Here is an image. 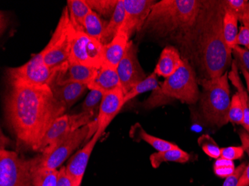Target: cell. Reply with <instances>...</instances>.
<instances>
[{
	"label": "cell",
	"instance_id": "6da1fadb",
	"mask_svg": "<svg viewBox=\"0 0 249 186\" xmlns=\"http://www.w3.org/2000/svg\"><path fill=\"white\" fill-rule=\"evenodd\" d=\"M5 117L8 125L22 146L39 151L52 124L67 110L50 86H32L8 82Z\"/></svg>",
	"mask_w": 249,
	"mask_h": 186
},
{
	"label": "cell",
	"instance_id": "7a4b0ae2",
	"mask_svg": "<svg viewBox=\"0 0 249 186\" xmlns=\"http://www.w3.org/2000/svg\"><path fill=\"white\" fill-rule=\"evenodd\" d=\"M224 1H203L194 30L182 47L198 67L201 78L214 79L227 72L232 51L223 34Z\"/></svg>",
	"mask_w": 249,
	"mask_h": 186
},
{
	"label": "cell",
	"instance_id": "3957f363",
	"mask_svg": "<svg viewBox=\"0 0 249 186\" xmlns=\"http://www.w3.org/2000/svg\"><path fill=\"white\" fill-rule=\"evenodd\" d=\"M198 0H162L156 2L139 31L160 39L176 40L182 46L194 30L202 8Z\"/></svg>",
	"mask_w": 249,
	"mask_h": 186
},
{
	"label": "cell",
	"instance_id": "277c9868",
	"mask_svg": "<svg viewBox=\"0 0 249 186\" xmlns=\"http://www.w3.org/2000/svg\"><path fill=\"white\" fill-rule=\"evenodd\" d=\"M229 72L214 79H199L202 87L200 95V112L203 120L211 127H222L229 122L230 86Z\"/></svg>",
	"mask_w": 249,
	"mask_h": 186
},
{
	"label": "cell",
	"instance_id": "5b68a950",
	"mask_svg": "<svg viewBox=\"0 0 249 186\" xmlns=\"http://www.w3.org/2000/svg\"><path fill=\"white\" fill-rule=\"evenodd\" d=\"M160 89V105L165 104L169 99L194 104L200 98L196 74L186 58H183L182 64L176 72L163 81Z\"/></svg>",
	"mask_w": 249,
	"mask_h": 186
},
{
	"label": "cell",
	"instance_id": "8992f818",
	"mask_svg": "<svg viewBox=\"0 0 249 186\" xmlns=\"http://www.w3.org/2000/svg\"><path fill=\"white\" fill-rule=\"evenodd\" d=\"M97 124V119H96L88 125L81 127L58 141L51 148L45 150L40 156L33 158V171L57 170L85 139L89 138L93 133L96 134L97 131H93V127Z\"/></svg>",
	"mask_w": 249,
	"mask_h": 186
},
{
	"label": "cell",
	"instance_id": "52a82bcc",
	"mask_svg": "<svg viewBox=\"0 0 249 186\" xmlns=\"http://www.w3.org/2000/svg\"><path fill=\"white\" fill-rule=\"evenodd\" d=\"M76 32L71 22L69 8L66 7L51 40L43 51H40L45 64L51 68L58 69L69 61Z\"/></svg>",
	"mask_w": 249,
	"mask_h": 186
},
{
	"label": "cell",
	"instance_id": "ba28073f",
	"mask_svg": "<svg viewBox=\"0 0 249 186\" xmlns=\"http://www.w3.org/2000/svg\"><path fill=\"white\" fill-rule=\"evenodd\" d=\"M34 159L20 157L3 147L0 151V186H33Z\"/></svg>",
	"mask_w": 249,
	"mask_h": 186
},
{
	"label": "cell",
	"instance_id": "9c48e42d",
	"mask_svg": "<svg viewBox=\"0 0 249 186\" xmlns=\"http://www.w3.org/2000/svg\"><path fill=\"white\" fill-rule=\"evenodd\" d=\"M58 69L51 68L43 61L41 54L34 55L24 65L7 69L8 82L18 81L32 86L53 85Z\"/></svg>",
	"mask_w": 249,
	"mask_h": 186
},
{
	"label": "cell",
	"instance_id": "30bf717a",
	"mask_svg": "<svg viewBox=\"0 0 249 186\" xmlns=\"http://www.w3.org/2000/svg\"><path fill=\"white\" fill-rule=\"evenodd\" d=\"M69 61L99 69L104 64V45L85 32L77 31L72 41Z\"/></svg>",
	"mask_w": 249,
	"mask_h": 186
},
{
	"label": "cell",
	"instance_id": "8fae6325",
	"mask_svg": "<svg viewBox=\"0 0 249 186\" xmlns=\"http://www.w3.org/2000/svg\"><path fill=\"white\" fill-rule=\"evenodd\" d=\"M95 112H84L76 115H63L53 122L43 138L39 152L51 148L64 137L92 122Z\"/></svg>",
	"mask_w": 249,
	"mask_h": 186
},
{
	"label": "cell",
	"instance_id": "7c38bea8",
	"mask_svg": "<svg viewBox=\"0 0 249 186\" xmlns=\"http://www.w3.org/2000/svg\"><path fill=\"white\" fill-rule=\"evenodd\" d=\"M117 72L124 95L147 78L138 61L137 48L131 40L128 43L124 57L117 67Z\"/></svg>",
	"mask_w": 249,
	"mask_h": 186
},
{
	"label": "cell",
	"instance_id": "4fadbf2b",
	"mask_svg": "<svg viewBox=\"0 0 249 186\" xmlns=\"http://www.w3.org/2000/svg\"><path fill=\"white\" fill-rule=\"evenodd\" d=\"M155 3L153 0H124L125 16L121 29L130 37L136 31L139 32Z\"/></svg>",
	"mask_w": 249,
	"mask_h": 186
},
{
	"label": "cell",
	"instance_id": "5bb4252c",
	"mask_svg": "<svg viewBox=\"0 0 249 186\" xmlns=\"http://www.w3.org/2000/svg\"><path fill=\"white\" fill-rule=\"evenodd\" d=\"M124 93L121 87L108 92L103 96L97 116L98 128L96 133L101 135L104 134L124 104Z\"/></svg>",
	"mask_w": 249,
	"mask_h": 186
},
{
	"label": "cell",
	"instance_id": "9a60e30c",
	"mask_svg": "<svg viewBox=\"0 0 249 186\" xmlns=\"http://www.w3.org/2000/svg\"><path fill=\"white\" fill-rule=\"evenodd\" d=\"M97 72V68H89L68 61L58 68L51 86L53 85L61 86L70 83H80L88 85L89 81L94 78Z\"/></svg>",
	"mask_w": 249,
	"mask_h": 186
},
{
	"label": "cell",
	"instance_id": "2e32d148",
	"mask_svg": "<svg viewBox=\"0 0 249 186\" xmlns=\"http://www.w3.org/2000/svg\"><path fill=\"white\" fill-rule=\"evenodd\" d=\"M101 136L100 134L96 132L91 139L70 159L66 167V171L72 182V186H81L82 185L92 151Z\"/></svg>",
	"mask_w": 249,
	"mask_h": 186
},
{
	"label": "cell",
	"instance_id": "e0dca14e",
	"mask_svg": "<svg viewBox=\"0 0 249 186\" xmlns=\"http://www.w3.org/2000/svg\"><path fill=\"white\" fill-rule=\"evenodd\" d=\"M129 41L128 34L120 28L114 38L104 46V64L117 68L125 54Z\"/></svg>",
	"mask_w": 249,
	"mask_h": 186
},
{
	"label": "cell",
	"instance_id": "ac0fdd59",
	"mask_svg": "<svg viewBox=\"0 0 249 186\" xmlns=\"http://www.w3.org/2000/svg\"><path fill=\"white\" fill-rule=\"evenodd\" d=\"M120 87L121 85L117 68H112L104 64L98 69L94 78L88 85L89 90L99 91L104 95Z\"/></svg>",
	"mask_w": 249,
	"mask_h": 186
},
{
	"label": "cell",
	"instance_id": "d6986e66",
	"mask_svg": "<svg viewBox=\"0 0 249 186\" xmlns=\"http://www.w3.org/2000/svg\"><path fill=\"white\" fill-rule=\"evenodd\" d=\"M182 63L183 58L178 50L173 46H166L160 54L154 72L159 76L168 78L176 72Z\"/></svg>",
	"mask_w": 249,
	"mask_h": 186
},
{
	"label": "cell",
	"instance_id": "ffe728a7",
	"mask_svg": "<svg viewBox=\"0 0 249 186\" xmlns=\"http://www.w3.org/2000/svg\"><path fill=\"white\" fill-rule=\"evenodd\" d=\"M53 94L58 101L69 109L82 97L88 88V85L80 83H70L67 85H53L51 86Z\"/></svg>",
	"mask_w": 249,
	"mask_h": 186
},
{
	"label": "cell",
	"instance_id": "44dd1931",
	"mask_svg": "<svg viewBox=\"0 0 249 186\" xmlns=\"http://www.w3.org/2000/svg\"><path fill=\"white\" fill-rule=\"evenodd\" d=\"M238 68L236 61L233 60L231 63V70L229 73V79L231 81L232 85L237 89V93L240 96L243 107L244 118H243V126L244 129L249 133V96H248L247 91L246 90L242 83L238 73Z\"/></svg>",
	"mask_w": 249,
	"mask_h": 186
},
{
	"label": "cell",
	"instance_id": "7402d4cb",
	"mask_svg": "<svg viewBox=\"0 0 249 186\" xmlns=\"http://www.w3.org/2000/svg\"><path fill=\"white\" fill-rule=\"evenodd\" d=\"M225 2V1H224ZM223 34L226 44L231 51L236 47L238 37V19L230 8L225 4V15L223 17Z\"/></svg>",
	"mask_w": 249,
	"mask_h": 186
},
{
	"label": "cell",
	"instance_id": "603a6c76",
	"mask_svg": "<svg viewBox=\"0 0 249 186\" xmlns=\"http://www.w3.org/2000/svg\"><path fill=\"white\" fill-rule=\"evenodd\" d=\"M151 165L154 169H158L163 162H172L186 163L190 159V155L180 148L156 152L150 156Z\"/></svg>",
	"mask_w": 249,
	"mask_h": 186
},
{
	"label": "cell",
	"instance_id": "cb8c5ba5",
	"mask_svg": "<svg viewBox=\"0 0 249 186\" xmlns=\"http://www.w3.org/2000/svg\"><path fill=\"white\" fill-rule=\"evenodd\" d=\"M67 8H69L71 22L75 29L78 32H83L84 22L92 11L86 0H68Z\"/></svg>",
	"mask_w": 249,
	"mask_h": 186
},
{
	"label": "cell",
	"instance_id": "d4e9b609",
	"mask_svg": "<svg viewBox=\"0 0 249 186\" xmlns=\"http://www.w3.org/2000/svg\"><path fill=\"white\" fill-rule=\"evenodd\" d=\"M124 16L125 14H124V0H119L115 11L112 15L110 21L107 22V27L102 40V43L104 46L108 44L117 35L119 30L123 26Z\"/></svg>",
	"mask_w": 249,
	"mask_h": 186
},
{
	"label": "cell",
	"instance_id": "484cf974",
	"mask_svg": "<svg viewBox=\"0 0 249 186\" xmlns=\"http://www.w3.org/2000/svg\"><path fill=\"white\" fill-rule=\"evenodd\" d=\"M107 22L92 10L84 22L83 32L102 43Z\"/></svg>",
	"mask_w": 249,
	"mask_h": 186
},
{
	"label": "cell",
	"instance_id": "4316f807",
	"mask_svg": "<svg viewBox=\"0 0 249 186\" xmlns=\"http://www.w3.org/2000/svg\"><path fill=\"white\" fill-rule=\"evenodd\" d=\"M148 91H153V92H159L161 91L160 85L158 83V77L155 72L151 74L143 81L134 86L128 93L124 95V104L129 101L132 100L136 96H139Z\"/></svg>",
	"mask_w": 249,
	"mask_h": 186
},
{
	"label": "cell",
	"instance_id": "83f0119b",
	"mask_svg": "<svg viewBox=\"0 0 249 186\" xmlns=\"http://www.w3.org/2000/svg\"><path fill=\"white\" fill-rule=\"evenodd\" d=\"M59 170H38L33 171V186H57Z\"/></svg>",
	"mask_w": 249,
	"mask_h": 186
},
{
	"label": "cell",
	"instance_id": "f1b7e54d",
	"mask_svg": "<svg viewBox=\"0 0 249 186\" xmlns=\"http://www.w3.org/2000/svg\"><path fill=\"white\" fill-rule=\"evenodd\" d=\"M225 5L236 15L243 26L249 27V1L246 0H226Z\"/></svg>",
	"mask_w": 249,
	"mask_h": 186
},
{
	"label": "cell",
	"instance_id": "f546056e",
	"mask_svg": "<svg viewBox=\"0 0 249 186\" xmlns=\"http://www.w3.org/2000/svg\"><path fill=\"white\" fill-rule=\"evenodd\" d=\"M138 129V136H139L141 140L144 141V142L150 145L158 152H162V151H168V150L179 148L176 144L163 140L162 138H158V137H155L154 135H150V134H147L142 129V127H141L140 125Z\"/></svg>",
	"mask_w": 249,
	"mask_h": 186
},
{
	"label": "cell",
	"instance_id": "4dcf8cb0",
	"mask_svg": "<svg viewBox=\"0 0 249 186\" xmlns=\"http://www.w3.org/2000/svg\"><path fill=\"white\" fill-rule=\"evenodd\" d=\"M119 0H86L87 3L93 11L100 15L111 18Z\"/></svg>",
	"mask_w": 249,
	"mask_h": 186
},
{
	"label": "cell",
	"instance_id": "1f68e13d",
	"mask_svg": "<svg viewBox=\"0 0 249 186\" xmlns=\"http://www.w3.org/2000/svg\"><path fill=\"white\" fill-rule=\"evenodd\" d=\"M198 143L203 151L213 159H218L221 156V148L218 146L212 137L208 134L201 135L198 139Z\"/></svg>",
	"mask_w": 249,
	"mask_h": 186
},
{
	"label": "cell",
	"instance_id": "d6a6232c",
	"mask_svg": "<svg viewBox=\"0 0 249 186\" xmlns=\"http://www.w3.org/2000/svg\"><path fill=\"white\" fill-rule=\"evenodd\" d=\"M243 107L238 93L233 95L231 102L230 110L229 113V122L236 124H243Z\"/></svg>",
	"mask_w": 249,
	"mask_h": 186
},
{
	"label": "cell",
	"instance_id": "836d02e7",
	"mask_svg": "<svg viewBox=\"0 0 249 186\" xmlns=\"http://www.w3.org/2000/svg\"><path fill=\"white\" fill-rule=\"evenodd\" d=\"M103 96L104 94L103 92L97 90H90L82 104V111L95 112L98 108L99 109Z\"/></svg>",
	"mask_w": 249,
	"mask_h": 186
},
{
	"label": "cell",
	"instance_id": "e575fe53",
	"mask_svg": "<svg viewBox=\"0 0 249 186\" xmlns=\"http://www.w3.org/2000/svg\"><path fill=\"white\" fill-rule=\"evenodd\" d=\"M214 172L218 177H228L234 171L233 161L219 158L214 165Z\"/></svg>",
	"mask_w": 249,
	"mask_h": 186
},
{
	"label": "cell",
	"instance_id": "d590c367",
	"mask_svg": "<svg viewBox=\"0 0 249 186\" xmlns=\"http://www.w3.org/2000/svg\"><path fill=\"white\" fill-rule=\"evenodd\" d=\"M235 61L239 68H243L249 74V51L241 46H236L232 51Z\"/></svg>",
	"mask_w": 249,
	"mask_h": 186
},
{
	"label": "cell",
	"instance_id": "8d00e7d4",
	"mask_svg": "<svg viewBox=\"0 0 249 186\" xmlns=\"http://www.w3.org/2000/svg\"><path fill=\"white\" fill-rule=\"evenodd\" d=\"M244 149L242 146H231L221 148V158L233 161L240 159L244 155Z\"/></svg>",
	"mask_w": 249,
	"mask_h": 186
},
{
	"label": "cell",
	"instance_id": "74e56055",
	"mask_svg": "<svg viewBox=\"0 0 249 186\" xmlns=\"http://www.w3.org/2000/svg\"><path fill=\"white\" fill-rule=\"evenodd\" d=\"M247 165L246 163H242L238 167L235 169L234 171L230 176L226 177L222 186H237L240 176L244 171Z\"/></svg>",
	"mask_w": 249,
	"mask_h": 186
},
{
	"label": "cell",
	"instance_id": "f35d334b",
	"mask_svg": "<svg viewBox=\"0 0 249 186\" xmlns=\"http://www.w3.org/2000/svg\"><path fill=\"white\" fill-rule=\"evenodd\" d=\"M236 45L244 46L245 49L249 51V27L242 26L240 28Z\"/></svg>",
	"mask_w": 249,
	"mask_h": 186
},
{
	"label": "cell",
	"instance_id": "ab89813d",
	"mask_svg": "<svg viewBox=\"0 0 249 186\" xmlns=\"http://www.w3.org/2000/svg\"><path fill=\"white\" fill-rule=\"evenodd\" d=\"M238 134L241 140L242 147L249 156V133L245 129H240L239 130Z\"/></svg>",
	"mask_w": 249,
	"mask_h": 186
},
{
	"label": "cell",
	"instance_id": "60d3db41",
	"mask_svg": "<svg viewBox=\"0 0 249 186\" xmlns=\"http://www.w3.org/2000/svg\"><path fill=\"white\" fill-rule=\"evenodd\" d=\"M57 186H72V182L66 171V167L61 168L59 170V178Z\"/></svg>",
	"mask_w": 249,
	"mask_h": 186
},
{
	"label": "cell",
	"instance_id": "b9f144b4",
	"mask_svg": "<svg viewBox=\"0 0 249 186\" xmlns=\"http://www.w3.org/2000/svg\"><path fill=\"white\" fill-rule=\"evenodd\" d=\"M237 186H249V163L240 176Z\"/></svg>",
	"mask_w": 249,
	"mask_h": 186
},
{
	"label": "cell",
	"instance_id": "7bdbcfd3",
	"mask_svg": "<svg viewBox=\"0 0 249 186\" xmlns=\"http://www.w3.org/2000/svg\"><path fill=\"white\" fill-rule=\"evenodd\" d=\"M241 69L242 73L244 76L245 80H246V86H247V92L249 93V74L248 73L247 71L245 70L243 68H240Z\"/></svg>",
	"mask_w": 249,
	"mask_h": 186
},
{
	"label": "cell",
	"instance_id": "ee69618b",
	"mask_svg": "<svg viewBox=\"0 0 249 186\" xmlns=\"http://www.w3.org/2000/svg\"></svg>",
	"mask_w": 249,
	"mask_h": 186
}]
</instances>
